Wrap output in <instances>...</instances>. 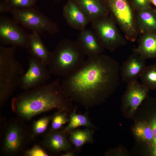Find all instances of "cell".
<instances>
[{
	"instance_id": "cell-1",
	"label": "cell",
	"mask_w": 156,
	"mask_h": 156,
	"mask_svg": "<svg viewBox=\"0 0 156 156\" xmlns=\"http://www.w3.org/2000/svg\"><path fill=\"white\" fill-rule=\"evenodd\" d=\"M118 62L102 53L88 57L77 72L64 78L61 85L71 100L86 107L101 103L120 84Z\"/></svg>"
},
{
	"instance_id": "cell-2",
	"label": "cell",
	"mask_w": 156,
	"mask_h": 156,
	"mask_svg": "<svg viewBox=\"0 0 156 156\" xmlns=\"http://www.w3.org/2000/svg\"><path fill=\"white\" fill-rule=\"evenodd\" d=\"M25 91L12 99V106L19 116L26 120L54 109L64 111L71 105L72 101L65 93L59 79Z\"/></svg>"
},
{
	"instance_id": "cell-3",
	"label": "cell",
	"mask_w": 156,
	"mask_h": 156,
	"mask_svg": "<svg viewBox=\"0 0 156 156\" xmlns=\"http://www.w3.org/2000/svg\"><path fill=\"white\" fill-rule=\"evenodd\" d=\"M85 56L76 41L64 39L51 52L47 66L51 74L65 77L82 66L85 61Z\"/></svg>"
},
{
	"instance_id": "cell-4",
	"label": "cell",
	"mask_w": 156,
	"mask_h": 156,
	"mask_svg": "<svg viewBox=\"0 0 156 156\" xmlns=\"http://www.w3.org/2000/svg\"><path fill=\"white\" fill-rule=\"evenodd\" d=\"M17 47L0 44V103L2 106L18 86L24 73L22 65L15 57Z\"/></svg>"
},
{
	"instance_id": "cell-5",
	"label": "cell",
	"mask_w": 156,
	"mask_h": 156,
	"mask_svg": "<svg viewBox=\"0 0 156 156\" xmlns=\"http://www.w3.org/2000/svg\"><path fill=\"white\" fill-rule=\"evenodd\" d=\"M18 24L39 34L47 33L55 34L59 29L54 21L34 7L14 8L9 12Z\"/></svg>"
},
{
	"instance_id": "cell-6",
	"label": "cell",
	"mask_w": 156,
	"mask_h": 156,
	"mask_svg": "<svg viewBox=\"0 0 156 156\" xmlns=\"http://www.w3.org/2000/svg\"><path fill=\"white\" fill-rule=\"evenodd\" d=\"M111 16L125 34L127 40L134 42L139 33L135 12L128 0H104Z\"/></svg>"
},
{
	"instance_id": "cell-7",
	"label": "cell",
	"mask_w": 156,
	"mask_h": 156,
	"mask_svg": "<svg viewBox=\"0 0 156 156\" xmlns=\"http://www.w3.org/2000/svg\"><path fill=\"white\" fill-rule=\"evenodd\" d=\"M92 23V27L105 49L113 52L126 45V39L120 33L115 21L110 16H105Z\"/></svg>"
},
{
	"instance_id": "cell-8",
	"label": "cell",
	"mask_w": 156,
	"mask_h": 156,
	"mask_svg": "<svg viewBox=\"0 0 156 156\" xmlns=\"http://www.w3.org/2000/svg\"><path fill=\"white\" fill-rule=\"evenodd\" d=\"M29 67L21 77L19 86L25 90L45 84L51 74L47 65L33 55L28 58Z\"/></svg>"
},
{
	"instance_id": "cell-9",
	"label": "cell",
	"mask_w": 156,
	"mask_h": 156,
	"mask_svg": "<svg viewBox=\"0 0 156 156\" xmlns=\"http://www.w3.org/2000/svg\"><path fill=\"white\" fill-rule=\"evenodd\" d=\"M13 19L0 16V41L4 44L29 49V37Z\"/></svg>"
},
{
	"instance_id": "cell-10",
	"label": "cell",
	"mask_w": 156,
	"mask_h": 156,
	"mask_svg": "<svg viewBox=\"0 0 156 156\" xmlns=\"http://www.w3.org/2000/svg\"><path fill=\"white\" fill-rule=\"evenodd\" d=\"M149 90L137 81L127 84L122 99V107L133 115L138 107L146 98Z\"/></svg>"
},
{
	"instance_id": "cell-11",
	"label": "cell",
	"mask_w": 156,
	"mask_h": 156,
	"mask_svg": "<svg viewBox=\"0 0 156 156\" xmlns=\"http://www.w3.org/2000/svg\"><path fill=\"white\" fill-rule=\"evenodd\" d=\"M145 60L135 53L131 55L120 67L122 81L128 84L137 81L146 66Z\"/></svg>"
},
{
	"instance_id": "cell-12",
	"label": "cell",
	"mask_w": 156,
	"mask_h": 156,
	"mask_svg": "<svg viewBox=\"0 0 156 156\" xmlns=\"http://www.w3.org/2000/svg\"><path fill=\"white\" fill-rule=\"evenodd\" d=\"M63 15L70 27L80 31L86 29L90 22L87 16L73 0H68L64 5Z\"/></svg>"
},
{
	"instance_id": "cell-13",
	"label": "cell",
	"mask_w": 156,
	"mask_h": 156,
	"mask_svg": "<svg viewBox=\"0 0 156 156\" xmlns=\"http://www.w3.org/2000/svg\"><path fill=\"white\" fill-rule=\"evenodd\" d=\"M76 42L85 55L88 57L102 54L105 49L94 31L85 29L80 31Z\"/></svg>"
},
{
	"instance_id": "cell-14",
	"label": "cell",
	"mask_w": 156,
	"mask_h": 156,
	"mask_svg": "<svg viewBox=\"0 0 156 156\" xmlns=\"http://www.w3.org/2000/svg\"><path fill=\"white\" fill-rule=\"evenodd\" d=\"M80 8L90 22L109 16V10L104 0H73Z\"/></svg>"
},
{
	"instance_id": "cell-15",
	"label": "cell",
	"mask_w": 156,
	"mask_h": 156,
	"mask_svg": "<svg viewBox=\"0 0 156 156\" xmlns=\"http://www.w3.org/2000/svg\"><path fill=\"white\" fill-rule=\"evenodd\" d=\"M24 136L21 128L16 124L10 125L5 136L3 148L8 154H14L18 152L23 143Z\"/></svg>"
},
{
	"instance_id": "cell-16",
	"label": "cell",
	"mask_w": 156,
	"mask_h": 156,
	"mask_svg": "<svg viewBox=\"0 0 156 156\" xmlns=\"http://www.w3.org/2000/svg\"><path fill=\"white\" fill-rule=\"evenodd\" d=\"M138 47L132 49L134 53L146 60L156 58V31L141 34Z\"/></svg>"
},
{
	"instance_id": "cell-17",
	"label": "cell",
	"mask_w": 156,
	"mask_h": 156,
	"mask_svg": "<svg viewBox=\"0 0 156 156\" xmlns=\"http://www.w3.org/2000/svg\"><path fill=\"white\" fill-rule=\"evenodd\" d=\"M139 34L156 31V10L151 7L135 12Z\"/></svg>"
},
{
	"instance_id": "cell-18",
	"label": "cell",
	"mask_w": 156,
	"mask_h": 156,
	"mask_svg": "<svg viewBox=\"0 0 156 156\" xmlns=\"http://www.w3.org/2000/svg\"><path fill=\"white\" fill-rule=\"evenodd\" d=\"M65 134L57 131L49 132L44 139V144L54 152L67 151L70 148L71 145Z\"/></svg>"
},
{
	"instance_id": "cell-19",
	"label": "cell",
	"mask_w": 156,
	"mask_h": 156,
	"mask_svg": "<svg viewBox=\"0 0 156 156\" xmlns=\"http://www.w3.org/2000/svg\"><path fill=\"white\" fill-rule=\"evenodd\" d=\"M29 35V52L47 66L51 52L44 44L40 34L36 32L32 31Z\"/></svg>"
},
{
	"instance_id": "cell-20",
	"label": "cell",
	"mask_w": 156,
	"mask_h": 156,
	"mask_svg": "<svg viewBox=\"0 0 156 156\" xmlns=\"http://www.w3.org/2000/svg\"><path fill=\"white\" fill-rule=\"evenodd\" d=\"M133 132L138 139L145 143L149 147L153 148V139L151 124L145 121L138 122L134 127Z\"/></svg>"
},
{
	"instance_id": "cell-21",
	"label": "cell",
	"mask_w": 156,
	"mask_h": 156,
	"mask_svg": "<svg viewBox=\"0 0 156 156\" xmlns=\"http://www.w3.org/2000/svg\"><path fill=\"white\" fill-rule=\"evenodd\" d=\"M76 109L69 116L70 120L68 125L62 131L65 133H70L80 126L94 128L95 127L90 120L87 113L84 114H77Z\"/></svg>"
},
{
	"instance_id": "cell-22",
	"label": "cell",
	"mask_w": 156,
	"mask_h": 156,
	"mask_svg": "<svg viewBox=\"0 0 156 156\" xmlns=\"http://www.w3.org/2000/svg\"><path fill=\"white\" fill-rule=\"evenodd\" d=\"M93 133V130L88 129L75 130L70 133L69 140L75 147L78 149L86 144L92 142Z\"/></svg>"
},
{
	"instance_id": "cell-23",
	"label": "cell",
	"mask_w": 156,
	"mask_h": 156,
	"mask_svg": "<svg viewBox=\"0 0 156 156\" xmlns=\"http://www.w3.org/2000/svg\"><path fill=\"white\" fill-rule=\"evenodd\" d=\"M142 83L149 90L156 89V63L146 66L140 77Z\"/></svg>"
},
{
	"instance_id": "cell-24",
	"label": "cell",
	"mask_w": 156,
	"mask_h": 156,
	"mask_svg": "<svg viewBox=\"0 0 156 156\" xmlns=\"http://www.w3.org/2000/svg\"><path fill=\"white\" fill-rule=\"evenodd\" d=\"M63 112L58 111L52 117L49 132L57 131L63 125L69 122V118L67 116L65 112Z\"/></svg>"
},
{
	"instance_id": "cell-25",
	"label": "cell",
	"mask_w": 156,
	"mask_h": 156,
	"mask_svg": "<svg viewBox=\"0 0 156 156\" xmlns=\"http://www.w3.org/2000/svg\"><path fill=\"white\" fill-rule=\"evenodd\" d=\"M55 114L43 117L35 122L33 126L34 134L38 135L44 133L47 129L50 121Z\"/></svg>"
},
{
	"instance_id": "cell-26",
	"label": "cell",
	"mask_w": 156,
	"mask_h": 156,
	"mask_svg": "<svg viewBox=\"0 0 156 156\" xmlns=\"http://www.w3.org/2000/svg\"><path fill=\"white\" fill-rule=\"evenodd\" d=\"M38 0H5L10 10L14 8L34 7Z\"/></svg>"
},
{
	"instance_id": "cell-27",
	"label": "cell",
	"mask_w": 156,
	"mask_h": 156,
	"mask_svg": "<svg viewBox=\"0 0 156 156\" xmlns=\"http://www.w3.org/2000/svg\"><path fill=\"white\" fill-rule=\"evenodd\" d=\"M151 0H131L130 3L135 12L151 7Z\"/></svg>"
},
{
	"instance_id": "cell-28",
	"label": "cell",
	"mask_w": 156,
	"mask_h": 156,
	"mask_svg": "<svg viewBox=\"0 0 156 156\" xmlns=\"http://www.w3.org/2000/svg\"><path fill=\"white\" fill-rule=\"evenodd\" d=\"M27 156H47L49 154L40 146L35 145L27 151L25 154Z\"/></svg>"
},
{
	"instance_id": "cell-29",
	"label": "cell",
	"mask_w": 156,
	"mask_h": 156,
	"mask_svg": "<svg viewBox=\"0 0 156 156\" xmlns=\"http://www.w3.org/2000/svg\"><path fill=\"white\" fill-rule=\"evenodd\" d=\"M10 8L6 2L5 0H1L0 2V13L3 14L9 12Z\"/></svg>"
},
{
	"instance_id": "cell-30",
	"label": "cell",
	"mask_w": 156,
	"mask_h": 156,
	"mask_svg": "<svg viewBox=\"0 0 156 156\" xmlns=\"http://www.w3.org/2000/svg\"><path fill=\"white\" fill-rule=\"evenodd\" d=\"M150 124L152 129L154 141L156 139V116L153 119Z\"/></svg>"
},
{
	"instance_id": "cell-31",
	"label": "cell",
	"mask_w": 156,
	"mask_h": 156,
	"mask_svg": "<svg viewBox=\"0 0 156 156\" xmlns=\"http://www.w3.org/2000/svg\"><path fill=\"white\" fill-rule=\"evenodd\" d=\"M153 155L156 156V139L153 141V146L152 148Z\"/></svg>"
},
{
	"instance_id": "cell-32",
	"label": "cell",
	"mask_w": 156,
	"mask_h": 156,
	"mask_svg": "<svg viewBox=\"0 0 156 156\" xmlns=\"http://www.w3.org/2000/svg\"><path fill=\"white\" fill-rule=\"evenodd\" d=\"M62 156H74L75 154L72 151H68L66 153L61 155Z\"/></svg>"
},
{
	"instance_id": "cell-33",
	"label": "cell",
	"mask_w": 156,
	"mask_h": 156,
	"mask_svg": "<svg viewBox=\"0 0 156 156\" xmlns=\"http://www.w3.org/2000/svg\"><path fill=\"white\" fill-rule=\"evenodd\" d=\"M151 3H153L156 6V0H151Z\"/></svg>"
},
{
	"instance_id": "cell-34",
	"label": "cell",
	"mask_w": 156,
	"mask_h": 156,
	"mask_svg": "<svg viewBox=\"0 0 156 156\" xmlns=\"http://www.w3.org/2000/svg\"><path fill=\"white\" fill-rule=\"evenodd\" d=\"M56 1H60L61 0H55Z\"/></svg>"
}]
</instances>
